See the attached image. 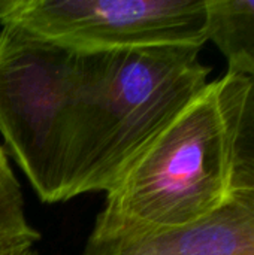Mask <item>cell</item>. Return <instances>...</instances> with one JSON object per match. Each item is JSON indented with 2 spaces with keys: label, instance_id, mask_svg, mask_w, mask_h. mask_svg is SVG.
I'll return each mask as SVG.
<instances>
[{
  "label": "cell",
  "instance_id": "1",
  "mask_svg": "<svg viewBox=\"0 0 254 255\" xmlns=\"http://www.w3.org/2000/svg\"><path fill=\"white\" fill-rule=\"evenodd\" d=\"M198 46L85 51L0 28V134L45 203L108 193L208 82Z\"/></svg>",
  "mask_w": 254,
  "mask_h": 255
},
{
  "label": "cell",
  "instance_id": "2",
  "mask_svg": "<svg viewBox=\"0 0 254 255\" xmlns=\"http://www.w3.org/2000/svg\"><path fill=\"white\" fill-rule=\"evenodd\" d=\"M228 200L226 131L213 81L106 193L90 238H130L180 229L204 220Z\"/></svg>",
  "mask_w": 254,
  "mask_h": 255
},
{
  "label": "cell",
  "instance_id": "3",
  "mask_svg": "<svg viewBox=\"0 0 254 255\" xmlns=\"http://www.w3.org/2000/svg\"><path fill=\"white\" fill-rule=\"evenodd\" d=\"M0 24L85 51L199 46L207 0H0Z\"/></svg>",
  "mask_w": 254,
  "mask_h": 255
},
{
  "label": "cell",
  "instance_id": "4",
  "mask_svg": "<svg viewBox=\"0 0 254 255\" xmlns=\"http://www.w3.org/2000/svg\"><path fill=\"white\" fill-rule=\"evenodd\" d=\"M82 255H254V202L229 197L204 220L130 238H88Z\"/></svg>",
  "mask_w": 254,
  "mask_h": 255
},
{
  "label": "cell",
  "instance_id": "5",
  "mask_svg": "<svg viewBox=\"0 0 254 255\" xmlns=\"http://www.w3.org/2000/svg\"><path fill=\"white\" fill-rule=\"evenodd\" d=\"M216 84L226 131L229 197L254 202V78L228 72Z\"/></svg>",
  "mask_w": 254,
  "mask_h": 255
},
{
  "label": "cell",
  "instance_id": "6",
  "mask_svg": "<svg viewBox=\"0 0 254 255\" xmlns=\"http://www.w3.org/2000/svg\"><path fill=\"white\" fill-rule=\"evenodd\" d=\"M208 40L228 60V72L254 78V0H207Z\"/></svg>",
  "mask_w": 254,
  "mask_h": 255
},
{
  "label": "cell",
  "instance_id": "7",
  "mask_svg": "<svg viewBox=\"0 0 254 255\" xmlns=\"http://www.w3.org/2000/svg\"><path fill=\"white\" fill-rule=\"evenodd\" d=\"M18 238L37 242L40 235L27 221L21 185L13 175L6 149L0 145V241Z\"/></svg>",
  "mask_w": 254,
  "mask_h": 255
},
{
  "label": "cell",
  "instance_id": "8",
  "mask_svg": "<svg viewBox=\"0 0 254 255\" xmlns=\"http://www.w3.org/2000/svg\"><path fill=\"white\" fill-rule=\"evenodd\" d=\"M36 241L18 238L0 241V255H27L34 248Z\"/></svg>",
  "mask_w": 254,
  "mask_h": 255
},
{
  "label": "cell",
  "instance_id": "9",
  "mask_svg": "<svg viewBox=\"0 0 254 255\" xmlns=\"http://www.w3.org/2000/svg\"><path fill=\"white\" fill-rule=\"evenodd\" d=\"M27 255H40V253H39V251H36V250L33 248V250H31V251H30Z\"/></svg>",
  "mask_w": 254,
  "mask_h": 255
}]
</instances>
